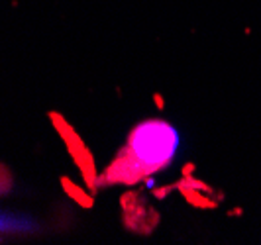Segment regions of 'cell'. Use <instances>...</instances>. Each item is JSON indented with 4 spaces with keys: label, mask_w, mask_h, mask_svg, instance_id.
<instances>
[{
    "label": "cell",
    "mask_w": 261,
    "mask_h": 245,
    "mask_svg": "<svg viewBox=\"0 0 261 245\" xmlns=\"http://www.w3.org/2000/svg\"><path fill=\"white\" fill-rule=\"evenodd\" d=\"M179 135L173 126L161 120H147L130 133L124 153L112 167V181L134 182L155 173L177 153Z\"/></svg>",
    "instance_id": "obj_1"
}]
</instances>
